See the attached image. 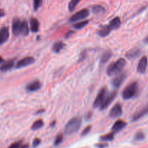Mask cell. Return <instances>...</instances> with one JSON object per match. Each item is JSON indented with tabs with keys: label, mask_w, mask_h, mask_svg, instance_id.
<instances>
[{
	"label": "cell",
	"mask_w": 148,
	"mask_h": 148,
	"mask_svg": "<svg viewBox=\"0 0 148 148\" xmlns=\"http://www.w3.org/2000/svg\"><path fill=\"white\" fill-rule=\"evenodd\" d=\"M121 20L119 17H116V18H113V20H111L109 24L112 29H118L121 26Z\"/></svg>",
	"instance_id": "20"
},
{
	"label": "cell",
	"mask_w": 148,
	"mask_h": 148,
	"mask_svg": "<svg viewBox=\"0 0 148 148\" xmlns=\"http://www.w3.org/2000/svg\"><path fill=\"white\" fill-rule=\"evenodd\" d=\"M10 37V31L8 27H3L0 29V45H3Z\"/></svg>",
	"instance_id": "14"
},
{
	"label": "cell",
	"mask_w": 148,
	"mask_h": 148,
	"mask_svg": "<svg viewBox=\"0 0 148 148\" xmlns=\"http://www.w3.org/2000/svg\"><path fill=\"white\" fill-rule=\"evenodd\" d=\"M92 12L95 14L102 13V12H105V9L101 5H95L92 7Z\"/></svg>",
	"instance_id": "28"
},
{
	"label": "cell",
	"mask_w": 148,
	"mask_h": 148,
	"mask_svg": "<svg viewBox=\"0 0 148 148\" xmlns=\"http://www.w3.org/2000/svg\"><path fill=\"white\" fill-rule=\"evenodd\" d=\"M91 129H92V126H88L87 127L85 128V129H84V131L82 132V136H84V135L87 134L89 133V132H90Z\"/></svg>",
	"instance_id": "34"
},
{
	"label": "cell",
	"mask_w": 148,
	"mask_h": 148,
	"mask_svg": "<svg viewBox=\"0 0 148 148\" xmlns=\"http://www.w3.org/2000/svg\"><path fill=\"white\" fill-rule=\"evenodd\" d=\"M41 143V139H39V138H36L35 139L33 142V147H36L39 146Z\"/></svg>",
	"instance_id": "33"
},
{
	"label": "cell",
	"mask_w": 148,
	"mask_h": 148,
	"mask_svg": "<svg viewBox=\"0 0 148 148\" xmlns=\"http://www.w3.org/2000/svg\"><path fill=\"white\" fill-rule=\"evenodd\" d=\"M41 86H42L41 82L39 80H35L30 82L29 84H28L26 85V86H25V89H26L27 92H36V91L39 90L41 88Z\"/></svg>",
	"instance_id": "12"
},
{
	"label": "cell",
	"mask_w": 148,
	"mask_h": 148,
	"mask_svg": "<svg viewBox=\"0 0 148 148\" xmlns=\"http://www.w3.org/2000/svg\"><path fill=\"white\" fill-rule=\"evenodd\" d=\"M55 123H56V121H54L52 122V123H51V124H50V126H55Z\"/></svg>",
	"instance_id": "41"
},
{
	"label": "cell",
	"mask_w": 148,
	"mask_h": 148,
	"mask_svg": "<svg viewBox=\"0 0 148 148\" xmlns=\"http://www.w3.org/2000/svg\"><path fill=\"white\" fill-rule=\"evenodd\" d=\"M29 32V29H28V23L25 21H23V26H22V31H21V34L23 36H27Z\"/></svg>",
	"instance_id": "27"
},
{
	"label": "cell",
	"mask_w": 148,
	"mask_h": 148,
	"mask_svg": "<svg viewBox=\"0 0 148 148\" xmlns=\"http://www.w3.org/2000/svg\"><path fill=\"white\" fill-rule=\"evenodd\" d=\"M31 29L34 33L38 32L39 29V23L36 18H31Z\"/></svg>",
	"instance_id": "21"
},
{
	"label": "cell",
	"mask_w": 148,
	"mask_h": 148,
	"mask_svg": "<svg viewBox=\"0 0 148 148\" xmlns=\"http://www.w3.org/2000/svg\"><path fill=\"white\" fill-rule=\"evenodd\" d=\"M107 95V89L106 88H102L100 89V91L99 92V93L97 95L96 98L95 99V102H94L93 107L95 108H97V107H100V105H102V103L103 102L104 99H105V97Z\"/></svg>",
	"instance_id": "5"
},
{
	"label": "cell",
	"mask_w": 148,
	"mask_h": 148,
	"mask_svg": "<svg viewBox=\"0 0 148 148\" xmlns=\"http://www.w3.org/2000/svg\"><path fill=\"white\" fill-rule=\"evenodd\" d=\"M65 47V45L63 42H62V41H58V42H56L55 43H54L52 49L55 53H59L62 49H64Z\"/></svg>",
	"instance_id": "18"
},
{
	"label": "cell",
	"mask_w": 148,
	"mask_h": 148,
	"mask_svg": "<svg viewBox=\"0 0 148 148\" xmlns=\"http://www.w3.org/2000/svg\"><path fill=\"white\" fill-rule=\"evenodd\" d=\"M141 54V50L138 48H135V49H132L129 52H127L126 54V57H127L129 59H135V58H137L139 55Z\"/></svg>",
	"instance_id": "19"
},
{
	"label": "cell",
	"mask_w": 148,
	"mask_h": 148,
	"mask_svg": "<svg viewBox=\"0 0 148 148\" xmlns=\"http://www.w3.org/2000/svg\"><path fill=\"white\" fill-rule=\"evenodd\" d=\"M23 145L22 141H18V142H15L14 143H12V145H10L8 148H20V147Z\"/></svg>",
	"instance_id": "32"
},
{
	"label": "cell",
	"mask_w": 148,
	"mask_h": 148,
	"mask_svg": "<svg viewBox=\"0 0 148 148\" xmlns=\"http://www.w3.org/2000/svg\"><path fill=\"white\" fill-rule=\"evenodd\" d=\"M126 126V123L123 121V120H118L113 125L112 127V132L113 133H117V132H120L122 129H124Z\"/></svg>",
	"instance_id": "15"
},
{
	"label": "cell",
	"mask_w": 148,
	"mask_h": 148,
	"mask_svg": "<svg viewBox=\"0 0 148 148\" xmlns=\"http://www.w3.org/2000/svg\"><path fill=\"white\" fill-rule=\"evenodd\" d=\"M114 139V133H110L108 134H105L104 136H100L99 138V140L102 141V142H108V141H112Z\"/></svg>",
	"instance_id": "24"
},
{
	"label": "cell",
	"mask_w": 148,
	"mask_h": 148,
	"mask_svg": "<svg viewBox=\"0 0 148 148\" xmlns=\"http://www.w3.org/2000/svg\"><path fill=\"white\" fill-rule=\"evenodd\" d=\"M5 12H4L3 10L0 9V19H1L2 18H3V17L5 16Z\"/></svg>",
	"instance_id": "36"
},
{
	"label": "cell",
	"mask_w": 148,
	"mask_h": 148,
	"mask_svg": "<svg viewBox=\"0 0 148 148\" xmlns=\"http://www.w3.org/2000/svg\"><path fill=\"white\" fill-rule=\"evenodd\" d=\"M112 28L109 25H104L102 26L99 31H97V34L100 37H105L107 36H108L110 33V31H112Z\"/></svg>",
	"instance_id": "17"
},
{
	"label": "cell",
	"mask_w": 148,
	"mask_h": 148,
	"mask_svg": "<svg viewBox=\"0 0 148 148\" xmlns=\"http://www.w3.org/2000/svg\"><path fill=\"white\" fill-rule=\"evenodd\" d=\"M81 125H82V119L81 118H73L66 123L65 129H64V132L67 135L76 133L80 129Z\"/></svg>",
	"instance_id": "1"
},
{
	"label": "cell",
	"mask_w": 148,
	"mask_h": 148,
	"mask_svg": "<svg viewBox=\"0 0 148 148\" xmlns=\"http://www.w3.org/2000/svg\"><path fill=\"white\" fill-rule=\"evenodd\" d=\"M14 64H15V60L14 59L6 61V62H3V64L1 65L0 71H2V72H6V71H10L14 66Z\"/></svg>",
	"instance_id": "16"
},
{
	"label": "cell",
	"mask_w": 148,
	"mask_h": 148,
	"mask_svg": "<svg viewBox=\"0 0 148 148\" xmlns=\"http://www.w3.org/2000/svg\"><path fill=\"white\" fill-rule=\"evenodd\" d=\"M145 134L142 132H138L137 133L135 134L134 137V140L136 141V142H139V141H142L143 139H145Z\"/></svg>",
	"instance_id": "29"
},
{
	"label": "cell",
	"mask_w": 148,
	"mask_h": 148,
	"mask_svg": "<svg viewBox=\"0 0 148 148\" xmlns=\"http://www.w3.org/2000/svg\"><path fill=\"white\" fill-rule=\"evenodd\" d=\"M89 15V11L87 9H82L79 12H76V13L73 15L70 18V21L71 22H76L78 21H81L84 18H87Z\"/></svg>",
	"instance_id": "4"
},
{
	"label": "cell",
	"mask_w": 148,
	"mask_h": 148,
	"mask_svg": "<svg viewBox=\"0 0 148 148\" xmlns=\"http://www.w3.org/2000/svg\"><path fill=\"white\" fill-rule=\"evenodd\" d=\"M4 62V60H3V58H2V57H0V64L1 63H2V62Z\"/></svg>",
	"instance_id": "40"
},
{
	"label": "cell",
	"mask_w": 148,
	"mask_h": 148,
	"mask_svg": "<svg viewBox=\"0 0 148 148\" xmlns=\"http://www.w3.org/2000/svg\"><path fill=\"white\" fill-rule=\"evenodd\" d=\"M62 139H63V136H62V134H58V136H56V138H55V142H54L55 145H60V144L61 142H62Z\"/></svg>",
	"instance_id": "31"
},
{
	"label": "cell",
	"mask_w": 148,
	"mask_h": 148,
	"mask_svg": "<svg viewBox=\"0 0 148 148\" xmlns=\"http://www.w3.org/2000/svg\"><path fill=\"white\" fill-rule=\"evenodd\" d=\"M111 56H112V52H111L110 50L105 51V52L102 54V57H101V63H106V62L110 59Z\"/></svg>",
	"instance_id": "22"
},
{
	"label": "cell",
	"mask_w": 148,
	"mask_h": 148,
	"mask_svg": "<svg viewBox=\"0 0 148 148\" xmlns=\"http://www.w3.org/2000/svg\"><path fill=\"white\" fill-rule=\"evenodd\" d=\"M35 62V59L32 57H26L25 58H23L22 60L18 61L16 64V68H21L23 67L28 66L31 65Z\"/></svg>",
	"instance_id": "11"
},
{
	"label": "cell",
	"mask_w": 148,
	"mask_h": 148,
	"mask_svg": "<svg viewBox=\"0 0 148 148\" xmlns=\"http://www.w3.org/2000/svg\"><path fill=\"white\" fill-rule=\"evenodd\" d=\"M23 26V21H21L19 18H15L12 22V32L13 34L16 36H18L21 34Z\"/></svg>",
	"instance_id": "9"
},
{
	"label": "cell",
	"mask_w": 148,
	"mask_h": 148,
	"mask_svg": "<svg viewBox=\"0 0 148 148\" xmlns=\"http://www.w3.org/2000/svg\"><path fill=\"white\" fill-rule=\"evenodd\" d=\"M123 113V109L121 104L117 103L112 108L109 113L110 117L113 118V119H116V118L120 117Z\"/></svg>",
	"instance_id": "6"
},
{
	"label": "cell",
	"mask_w": 148,
	"mask_h": 148,
	"mask_svg": "<svg viewBox=\"0 0 148 148\" xmlns=\"http://www.w3.org/2000/svg\"><path fill=\"white\" fill-rule=\"evenodd\" d=\"M138 84L136 82H132L128 85L122 92V97L124 99H129L134 97L137 93Z\"/></svg>",
	"instance_id": "3"
},
{
	"label": "cell",
	"mask_w": 148,
	"mask_h": 148,
	"mask_svg": "<svg viewBox=\"0 0 148 148\" xmlns=\"http://www.w3.org/2000/svg\"><path fill=\"white\" fill-rule=\"evenodd\" d=\"M126 75L125 73H121L119 74L117 76L114 78L111 82V84L112 86L115 89H118V88L120 87L121 85L124 82L125 79H126Z\"/></svg>",
	"instance_id": "7"
},
{
	"label": "cell",
	"mask_w": 148,
	"mask_h": 148,
	"mask_svg": "<svg viewBox=\"0 0 148 148\" xmlns=\"http://www.w3.org/2000/svg\"><path fill=\"white\" fill-rule=\"evenodd\" d=\"M42 0H34V10L36 11L42 5Z\"/></svg>",
	"instance_id": "30"
},
{
	"label": "cell",
	"mask_w": 148,
	"mask_h": 148,
	"mask_svg": "<svg viewBox=\"0 0 148 148\" xmlns=\"http://www.w3.org/2000/svg\"><path fill=\"white\" fill-rule=\"evenodd\" d=\"M80 1L81 0H71V2L68 4V9H69L70 12H73L74 10L76 9Z\"/></svg>",
	"instance_id": "25"
},
{
	"label": "cell",
	"mask_w": 148,
	"mask_h": 148,
	"mask_svg": "<svg viewBox=\"0 0 148 148\" xmlns=\"http://www.w3.org/2000/svg\"><path fill=\"white\" fill-rule=\"evenodd\" d=\"M96 146L99 148H104L105 147L108 146V145H106V144H98V145H97Z\"/></svg>",
	"instance_id": "35"
},
{
	"label": "cell",
	"mask_w": 148,
	"mask_h": 148,
	"mask_svg": "<svg viewBox=\"0 0 148 148\" xmlns=\"http://www.w3.org/2000/svg\"><path fill=\"white\" fill-rule=\"evenodd\" d=\"M89 23V21H82V22H79L76 23H74L73 25V27L75 29H82L83 28L85 25H86Z\"/></svg>",
	"instance_id": "26"
},
{
	"label": "cell",
	"mask_w": 148,
	"mask_h": 148,
	"mask_svg": "<svg viewBox=\"0 0 148 148\" xmlns=\"http://www.w3.org/2000/svg\"><path fill=\"white\" fill-rule=\"evenodd\" d=\"M73 34V31H70V32L68 33V34L66 35V38H68V37H70V36H71V34Z\"/></svg>",
	"instance_id": "38"
},
{
	"label": "cell",
	"mask_w": 148,
	"mask_h": 148,
	"mask_svg": "<svg viewBox=\"0 0 148 148\" xmlns=\"http://www.w3.org/2000/svg\"><path fill=\"white\" fill-rule=\"evenodd\" d=\"M147 58L146 56L142 57L139 60V64L137 65V72L139 73L144 74L146 72L147 67Z\"/></svg>",
	"instance_id": "13"
},
{
	"label": "cell",
	"mask_w": 148,
	"mask_h": 148,
	"mask_svg": "<svg viewBox=\"0 0 148 148\" xmlns=\"http://www.w3.org/2000/svg\"><path fill=\"white\" fill-rule=\"evenodd\" d=\"M116 95H117V92H113L110 93L108 96L105 97V99H104L103 102L102 103V105H100V110H105L111 104V102H113V99L116 98Z\"/></svg>",
	"instance_id": "8"
},
{
	"label": "cell",
	"mask_w": 148,
	"mask_h": 148,
	"mask_svg": "<svg viewBox=\"0 0 148 148\" xmlns=\"http://www.w3.org/2000/svg\"><path fill=\"white\" fill-rule=\"evenodd\" d=\"M28 145H22L20 148H28Z\"/></svg>",
	"instance_id": "37"
},
{
	"label": "cell",
	"mask_w": 148,
	"mask_h": 148,
	"mask_svg": "<svg viewBox=\"0 0 148 148\" xmlns=\"http://www.w3.org/2000/svg\"><path fill=\"white\" fill-rule=\"evenodd\" d=\"M148 113V103L146 105H145L144 107H142L140 110H137L134 114L133 115L132 118V121H136L139 119H140L141 118L143 117L144 116H145L146 114Z\"/></svg>",
	"instance_id": "10"
},
{
	"label": "cell",
	"mask_w": 148,
	"mask_h": 148,
	"mask_svg": "<svg viewBox=\"0 0 148 148\" xmlns=\"http://www.w3.org/2000/svg\"><path fill=\"white\" fill-rule=\"evenodd\" d=\"M126 62L123 58H120L116 62H113L108 66L107 69V74L108 76H113L115 74H117L122 71L126 65Z\"/></svg>",
	"instance_id": "2"
},
{
	"label": "cell",
	"mask_w": 148,
	"mask_h": 148,
	"mask_svg": "<svg viewBox=\"0 0 148 148\" xmlns=\"http://www.w3.org/2000/svg\"><path fill=\"white\" fill-rule=\"evenodd\" d=\"M44 121L42 119H39V120H36L31 126V129L32 130H37V129H39L43 127L44 126Z\"/></svg>",
	"instance_id": "23"
},
{
	"label": "cell",
	"mask_w": 148,
	"mask_h": 148,
	"mask_svg": "<svg viewBox=\"0 0 148 148\" xmlns=\"http://www.w3.org/2000/svg\"><path fill=\"white\" fill-rule=\"evenodd\" d=\"M44 110H39V111H37L36 112V114H38V113H42V112H44Z\"/></svg>",
	"instance_id": "42"
},
{
	"label": "cell",
	"mask_w": 148,
	"mask_h": 148,
	"mask_svg": "<svg viewBox=\"0 0 148 148\" xmlns=\"http://www.w3.org/2000/svg\"><path fill=\"white\" fill-rule=\"evenodd\" d=\"M144 42L145 44H148V36H147L145 39H144Z\"/></svg>",
	"instance_id": "39"
}]
</instances>
